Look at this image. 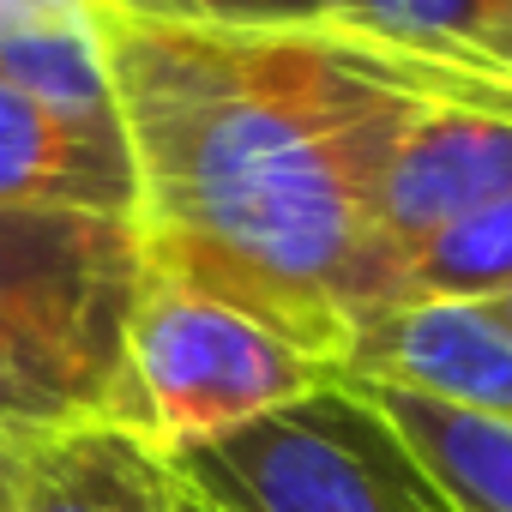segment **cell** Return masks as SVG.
<instances>
[{
    "mask_svg": "<svg viewBox=\"0 0 512 512\" xmlns=\"http://www.w3.org/2000/svg\"><path fill=\"white\" fill-rule=\"evenodd\" d=\"M482 308H488V320L512 338V290H500V296H494V302H482Z\"/></svg>",
    "mask_w": 512,
    "mask_h": 512,
    "instance_id": "16",
    "label": "cell"
},
{
    "mask_svg": "<svg viewBox=\"0 0 512 512\" xmlns=\"http://www.w3.org/2000/svg\"><path fill=\"white\" fill-rule=\"evenodd\" d=\"M0 79L55 109L115 121L103 31L85 0H0Z\"/></svg>",
    "mask_w": 512,
    "mask_h": 512,
    "instance_id": "10",
    "label": "cell"
},
{
    "mask_svg": "<svg viewBox=\"0 0 512 512\" xmlns=\"http://www.w3.org/2000/svg\"><path fill=\"white\" fill-rule=\"evenodd\" d=\"M97 13L157 19V25H217V31H308L326 25V0H85Z\"/></svg>",
    "mask_w": 512,
    "mask_h": 512,
    "instance_id": "13",
    "label": "cell"
},
{
    "mask_svg": "<svg viewBox=\"0 0 512 512\" xmlns=\"http://www.w3.org/2000/svg\"><path fill=\"white\" fill-rule=\"evenodd\" d=\"M326 380H338V368H326L266 320L145 266L127 320V386L133 434L151 452L217 440L278 404L308 398Z\"/></svg>",
    "mask_w": 512,
    "mask_h": 512,
    "instance_id": "4",
    "label": "cell"
},
{
    "mask_svg": "<svg viewBox=\"0 0 512 512\" xmlns=\"http://www.w3.org/2000/svg\"><path fill=\"white\" fill-rule=\"evenodd\" d=\"M19 512H181V488L133 428L85 422L25 446Z\"/></svg>",
    "mask_w": 512,
    "mask_h": 512,
    "instance_id": "8",
    "label": "cell"
},
{
    "mask_svg": "<svg viewBox=\"0 0 512 512\" xmlns=\"http://www.w3.org/2000/svg\"><path fill=\"white\" fill-rule=\"evenodd\" d=\"M326 25L386 55L512 91L494 31V0H326Z\"/></svg>",
    "mask_w": 512,
    "mask_h": 512,
    "instance_id": "11",
    "label": "cell"
},
{
    "mask_svg": "<svg viewBox=\"0 0 512 512\" xmlns=\"http://www.w3.org/2000/svg\"><path fill=\"white\" fill-rule=\"evenodd\" d=\"M181 512H217V506H205V500H193V494H181Z\"/></svg>",
    "mask_w": 512,
    "mask_h": 512,
    "instance_id": "17",
    "label": "cell"
},
{
    "mask_svg": "<svg viewBox=\"0 0 512 512\" xmlns=\"http://www.w3.org/2000/svg\"><path fill=\"white\" fill-rule=\"evenodd\" d=\"M506 193H512V103H434V109H422L398 133L392 157L380 163L374 199H368L356 320L374 308L392 260H404L434 229H446L464 211H482Z\"/></svg>",
    "mask_w": 512,
    "mask_h": 512,
    "instance_id": "5",
    "label": "cell"
},
{
    "mask_svg": "<svg viewBox=\"0 0 512 512\" xmlns=\"http://www.w3.org/2000/svg\"><path fill=\"white\" fill-rule=\"evenodd\" d=\"M145 284L133 217L0 211V434L133 428L127 320Z\"/></svg>",
    "mask_w": 512,
    "mask_h": 512,
    "instance_id": "2",
    "label": "cell"
},
{
    "mask_svg": "<svg viewBox=\"0 0 512 512\" xmlns=\"http://www.w3.org/2000/svg\"><path fill=\"white\" fill-rule=\"evenodd\" d=\"M97 13V7H91ZM139 175L145 266L266 320L326 368L356 332L368 199L434 103H512L332 25L217 31L97 13Z\"/></svg>",
    "mask_w": 512,
    "mask_h": 512,
    "instance_id": "1",
    "label": "cell"
},
{
    "mask_svg": "<svg viewBox=\"0 0 512 512\" xmlns=\"http://www.w3.org/2000/svg\"><path fill=\"white\" fill-rule=\"evenodd\" d=\"M338 374L410 386L440 404L512 422V338L488 320L482 302H422L368 314L350 332Z\"/></svg>",
    "mask_w": 512,
    "mask_h": 512,
    "instance_id": "6",
    "label": "cell"
},
{
    "mask_svg": "<svg viewBox=\"0 0 512 512\" xmlns=\"http://www.w3.org/2000/svg\"><path fill=\"white\" fill-rule=\"evenodd\" d=\"M356 386L410 440V452L458 512H512V422H494L386 380H356Z\"/></svg>",
    "mask_w": 512,
    "mask_h": 512,
    "instance_id": "9",
    "label": "cell"
},
{
    "mask_svg": "<svg viewBox=\"0 0 512 512\" xmlns=\"http://www.w3.org/2000/svg\"><path fill=\"white\" fill-rule=\"evenodd\" d=\"M500 290H512V193L482 211H464L458 223L416 241L404 260H392L368 314L422 308V302H494Z\"/></svg>",
    "mask_w": 512,
    "mask_h": 512,
    "instance_id": "12",
    "label": "cell"
},
{
    "mask_svg": "<svg viewBox=\"0 0 512 512\" xmlns=\"http://www.w3.org/2000/svg\"><path fill=\"white\" fill-rule=\"evenodd\" d=\"M181 494L217 512H458L356 380H326L217 440L163 452Z\"/></svg>",
    "mask_w": 512,
    "mask_h": 512,
    "instance_id": "3",
    "label": "cell"
},
{
    "mask_svg": "<svg viewBox=\"0 0 512 512\" xmlns=\"http://www.w3.org/2000/svg\"><path fill=\"white\" fill-rule=\"evenodd\" d=\"M19 482H25V440L0 434V512H19Z\"/></svg>",
    "mask_w": 512,
    "mask_h": 512,
    "instance_id": "14",
    "label": "cell"
},
{
    "mask_svg": "<svg viewBox=\"0 0 512 512\" xmlns=\"http://www.w3.org/2000/svg\"><path fill=\"white\" fill-rule=\"evenodd\" d=\"M0 211L133 217L139 175L121 121L55 109L0 79Z\"/></svg>",
    "mask_w": 512,
    "mask_h": 512,
    "instance_id": "7",
    "label": "cell"
},
{
    "mask_svg": "<svg viewBox=\"0 0 512 512\" xmlns=\"http://www.w3.org/2000/svg\"><path fill=\"white\" fill-rule=\"evenodd\" d=\"M494 31H500V61L512 73V0H494Z\"/></svg>",
    "mask_w": 512,
    "mask_h": 512,
    "instance_id": "15",
    "label": "cell"
}]
</instances>
